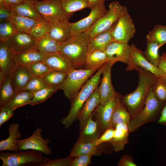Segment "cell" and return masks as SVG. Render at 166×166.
<instances>
[{
  "label": "cell",
  "mask_w": 166,
  "mask_h": 166,
  "mask_svg": "<svg viewBox=\"0 0 166 166\" xmlns=\"http://www.w3.org/2000/svg\"><path fill=\"white\" fill-rule=\"evenodd\" d=\"M139 82L132 92L121 96V101L130 114L134 116L143 108L147 95L153 88L157 78L153 73L144 69L137 67Z\"/></svg>",
  "instance_id": "1"
},
{
  "label": "cell",
  "mask_w": 166,
  "mask_h": 166,
  "mask_svg": "<svg viewBox=\"0 0 166 166\" xmlns=\"http://www.w3.org/2000/svg\"><path fill=\"white\" fill-rule=\"evenodd\" d=\"M105 65V64L87 81L77 94L70 101L71 105L69 114L60 120L66 129H68L77 119L84 103L98 87Z\"/></svg>",
  "instance_id": "2"
},
{
  "label": "cell",
  "mask_w": 166,
  "mask_h": 166,
  "mask_svg": "<svg viewBox=\"0 0 166 166\" xmlns=\"http://www.w3.org/2000/svg\"><path fill=\"white\" fill-rule=\"evenodd\" d=\"M90 38L85 31L72 36L61 43L60 52L67 57L75 68L85 65Z\"/></svg>",
  "instance_id": "3"
},
{
  "label": "cell",
  "mask_w": 166,
  "mask_h": 166,
  "mask_svg": "<svg viewBox=\"0 0 166 166\" xmlns=\"http://www.w3.org/2000/svg\"><path fill=\"white\" fill-rule=\"evenodd\" d=\"M152 89L147 95L143 108L136 115L131 117L128 125L130 132H133L141 126L156 120L160 115L166 102L161 101L156 98Z\"/></svg>",
  "instance_id": "4"
},
{
  "label": "cell",
  "mask_w": 166,
  "mask_h": 166,
  "mask_svg": "<svg viewBox=\"0 0 166 166\" xmlns=\"http://www.w3.org/2000/svg\"><path fill=\"white\" fill-rule=\"evenodd\" d=\"M38 151L28 150L14 152L1 151L2 166H41L49 159Z\"/></svg>",
  "instance_id": "5"
},
{
  "label": "cell",
  "mask_w": 166,
  "mask_h": 166,
  "mask_svg": "<svg viewBox=\"0 0 166 166\" xmlns=\"http://www.w3.org/2000/svg\"><path fill=\"white\" fill-rule=\"evenodd\" d=\"M128 8L119 2L114 1L111 3L107 12L101 17L96 23L86 32L90 38L113 27L119 18Z\"/></svg>",
  "instance_id": "6"
},
{
  "label": "cell",
  "mask_w": 166,
  "mask_h": 166,
  "mask_svg": "<svg viewBox=\"0 0 166 166\" xmlns=\"http://www.w3.org/2000/svg\"><path fill=\"white\" fill-rule=\"evenodd\" d=\"M98 69H74L68 74L63 82L59 86L65 96L71 101L78 93L89 78Z\"/></svg>",
  "instance_id": "7"
},
{
  "label": "cell",
  "mask_w": 166,
  "mask_h": 166,
  "mask_svg": "<svg viewBox=\"0 0 166 166\" xmlns=\"http://www.w3.org/2000/svg\"><path fill=\"white\" fill-rule=\"evenodd\" d=\"M19 65L12 48L11 40L0 42V84L11 75Z\"/></svg>",
  "instance_id": "8"
},
{
  "label": "cell",
  "mask_w": 166,
  "mask_h": 166,
  "mask_svg": "<svg viewBox=\"0 0 166 166\" xmlns=\"http://www.w3.org/2000/svg\"><path fill=\"white\" fill-rule=\"evenodd\" d=\"M42 131L41 128H37L29 137L18 139L17 143L18 151L35 150L40 151L46 156L50 155L52 150L49 144L51 143V140L42 137Z\"/></svg>",
  "instance_id": "9"
},
{
  "label": "cell",
  "mask_w": 166,
  "mask_h": 166,
  "mask_svg": "<svg viewBox=\"0 0 166 166\" xmlns=\"http://www.w3.org/2000/svg\"><path fill=\"white\" fill-rule=\"evenodd\" d=\"M90 9V12L87 17L76 22H69V26L71 36L87 31L108 11L104 3L96 5Z\"/></svg>",
  "instance_id": "10"
},
{
  "label": "cell",
  "mask_w": 166,
  "mask_h": 166,
  "mask_svg": "<svg viewBox=\"0 0 166 166\" xmlns=\"http://www.w3.org/2000/svg\"><path fill=\"white\" fill-rule=\"evenodd\" d=\"M136 32L133 20L128 10L121 15L113 29L114 42L128 43Z\"/></svg>",
  "instance_id": "11"
},
{
  "label": "cell",
  "mask_w": 166,
  "mask_h": 166,
  "mask_svg": "<svg viewBox=\"0 0 166 166\" xmlns=\"http://www.w3.org/2000/svg\"><path fill=\"white\" fill-rule=\"evenodd\" d=\"M35 6L42 18L49 21L56 19L70 18L72 15L63 10L61 0L38 1Z\"/></svg>",
  "instance_id": "12"
},
{
  "label": "cell",
  "mask_w": 166,
  "mask_h": 166,
  "mask_svg": "<svg viewBox=\"0 0 166 166\" xmlns=\"http://www.w3.org/2000/svg\"><path fill=\"white\" fill-rule=\"evenodd\" d=\"M121 95L116 92L115 94L105 104H100L94 111L96 120L98 122L101 133L102 134L110 127V122L114 109L120 101Z\"/></svg>",
  "instance_id": "13"
},
{
  "label": "cell",
  "mask_w": 166,
  "mask_h": 166,
  "mask_svg": "<svg viewBox=\"0 0 166 166\" xmlns=\"http://www.w3.org/2000/svg\"><path fill=\"white\" fill-rule=\"evenodd\" d=\"M131 53L126 70L132 71L136 70L137 67H140L148 70L154 74L158 77H160L158 67L149 63L143 54V51L136 46L131 45Z\"/></svg>",
  "instance_id": "14"
},
{
  "label": "cell",
  "mask_w": 166,
  "mask_h": 166,
  "mask_svg": "<svg viewBox=\"0 0 166 166\" xmlns=\"http://www.w3.org/2000/svg\"><path fill=\"white\" fill-rule=\"evenodd\" d=\"M43 61L51 70H57L68 74L75 69L69 59L60 52L43 53Z\"/></svg>",
  "instance_id": "15"
},
{
  "label": "cell",
  "mask_w": 166,
  "mask_h": 166,
  "mask_svg": "<svg viewBox=\"0 0 166 166\" xmlns=\"http://www.w3.org/2000/svg\"><path fill=\"white\" fill-rule=\"evenodd\" d=\"M109 61L114 63L118 61L127 64L131 53L130 45L128 43L113 42L104 51Z\"/></svg>",
  "instance_id": "16"
},
{
  "label": "cell",
  "mask_w": 166,
  "mask_h": 166,
  "mask_svg": "<svg viewBox=\"0 0 166 166\" xmlns=\"http://www.w3.org/2000/svg\"><path fill=\"white\" fill-rule=\"evenodd\" d=\"M114 63L109 61L105 64L102 71V77L101 79L99 90L101 96V103L105 104L116 93L112 84L111 79V69Z\"/></svg>",
  "instance_id": "17"
},
{
  "label": "cell",
  "mask_w": 166,
  "mask_h": 166,
  "mask_svg": "<svg viewBox=\"0 0 166 166\" xmlns=\"http://www.w3.org/2000/svg\"><path fill=\"white\" fill-rule=\"evenodd\" d=\"M101 96L98 87L84 103L77 119L80 123V130L84 126L96 108L101 103Z\"/></svg>",
  "instance_id": "18"
},
{
  "label": "cell",
  "mask_w": 166,
  "mask_h": 166,
  "mask_svg": "<svg viewBox=\"0 0 166 166\" xmlns=\"http://www.w3.org/2000/svg\"><path fill=\"white\" fill-rule=\"evenodd\" d=\"M69 19H56L49 21L51 23V27L49 34L60 43L68 40L72 36L69 26Z\"/></svg>",
  "instance_id": "19"
},
{
  "label": "cell",
  "mask_w": 166,
  "mask_h": 166,
  "mask_svg": "<svg viewBox=\"0 0 166 166\" xmlns=\"http://www.w3.org/2000/svg\"><path fill=\"white\" fill-rule=\"evenodd\" d=\"M94 114V111L83 128L80 130V134L77 140L84 142H93L97 140L102 134L98 121L93 119Z\"/></svg>",
  "instance_id": "20"
},
{
  "label": "cell",
  "mask_w": 166,
  "mask_h": 166,
  "mask_svg": "<svg viewBox=\"0 0 166 166\" xmlns=\"http://www.w3.org/2000/svg\"><path fill=\"white\" fill-rule=\"evenodd\" d=\"M10 40L16 53L35 48L37 45V41L28 33L18 32Z\"/></svg>",
  "instance_id": "21"
},
{
  "label": "cell",
  "mask_w": 166,
  "mask_h": 166,
  "mask_svg": "<svg viewBox=\"0 0 166 166\" xmlns=\"http://www.w3.org/2000/svg\"><path fill=\"white\" fill-rule=\"evenodd\" d=\"M8 131V137L0 142V151L18 152V150L17 140L20 139L22 136L20 131L19 124L15 122L9 124Z\"/></svg>",
  "instance_id": "22"
},
{
  "label": "cell",
  "mask_w": 166,
  "mask_h": 166,
  "mask_svg": "<svg viewBox=\"0 0 166 166\" xmlns=\"http://www.w3.org/2000/svg\"><path fill=\"white\" fill-rule=\"evenodd\" d=\"M129 132L128 125L127 124H120L115 126L113 138L109 143L114 151L117 152L124 150L125 145L129 143Z\"/></svg>",
  "instance_id": "23"
},
{
  "label": "cell",
  "mask_w": 166,
  "mask_h": 166,
  "mask_svg": "<svg viewBox=\"0 0 166 166\" xmlns=\"http://www.w3.org/2000/svg\"><path fill=\"white\" fill-rule=\"evenodd\" d=\"M38 0H24L21 3L10 7V9L16 14L39 19L43 18L35 7Z\"/></svg>",
  "instance_id": "24"
},
{
  "label": "cell",
  "mask_w": 166,
  "mask_h": 166,
  "mask_svg": "<svg viewBox=\"0 0 166 166\" xmlns=\"http://www.w3.org/2000/svg\"><path fill=\"white\" fill-rule=\"evenodd\" d=\"M114 26L93 38H90L88 44V52L98 50L104 51L109 44L114 42L112 34Z\"/></svg>",
  "instance_id": "25"
},
{
  "label": "cell",
  "mask_w": 166,
  "mask_h": 166,
  "mask_svg": "<svg viewBox=\"0 0 166 166\" xmlns=\"http://www.w3.org/2000/svg\"><path fill=\"white\" fill-rule=\"evenodd\" d=\"M14 88L17 92L22 90L33 76L28 67L19 65L11 75Z\"/></svg>",
  "instance_id": "26"
},
{
  "label": "cell",
  "mask_w": 166,
  "mask_h": 166,
  "mask_svg": "<svg viewBox=\"0 0 166 166\" xmlns=\"http://www.w3.org/2000/svg\"><path fill=\"white\" fill-rule=\"evenodd\" d=\"M98 146L96 145L93 142H84L77 140L71 150L69 155L73 158L86 154L98 156L101 153Z\"/></svg>",
  "instance_id": "27"
},
{
  "label": "cell",
  "mask_w": 166,
  "mask_h": 166,
  "mask_svg": "<svg viewBox=\"0 0 166 166\" xmlns=\"http://www.w3.org/2000/svg\"><path fill=\"white\" fill-rule=\"evenodd\" d=\"M15 56L19 65L28 67L32 64L43 60V53L35 47L18 53Z\"/></svg>",
  "instance_id": "28"
},
{
  "label": "cell",
  "mask_w": 166,
  "mask_h": 166,
  "mask_svg": "<svg viewBox=\"0 0 166 166\" xmlns=\"http://www.w3.org/2000/svg\"><path fill=\"white\" fill-rule=\"evenodd\" d=\"M109 61L104 51L95 50L88 52L85 58V69H98Z\"/></svg>",
  "instance_id": "29"
},
{
  "label": "cell",
  "mask_w": 166,
  "mask_h": 166,
  "mask_svg": "<svg viewBox=\"0 0 166 166\" xmlns=\"http://www.w3.org/2000/svg\"><path fill=\"white\" fill-rule=\"evenodd\" d=\"M33 94V92L29 91H19L3 106L8 107L14 111L18 108L30 104Z\"/></svg>",
  "instance_id": "30"
},
{
  "label": "cell",
  "mask_w": 166,
  "mask_h": 166,
  "mask_svg": "<svg viewBox=\"0 0 166 166\" xmlns=\"http://www.w3.org/2000/svg\"><path fill=\"white\" fill-rule=\"evenodd\" d=\"M61 43L53 38L48 33L37 41L36 47L43 53L57 52H60Z\"/></svg>",
  "instance_id": "31"
},
{
  "label": "cell",
  "mask_w": 166,
  "mask_h": 166,
  "mask_svg": "<svg viewBox=\"0 0 166 166\" xmlns=\"http://www.w3.org/2000/svg\"><path fill=\"white\" fill-rule=\"evenodd\" d=\"M131 116L120 101L113 111L110 124V127L115 128L118 124L125 123L129 124Z\"/></svg>",
  "instance_id": "32"
},
{
  "label": "cell",
  "mask_w": 166,
  "mask_h": 166,
  "mask_svg": "<svg viewBox=\"0 0 166 166\" xmlns=\"http://www.w3.org/2000/svg\"><path fill=\"white\" fill-rule=\"evenodd\" d=\"M9 19L14 24L18 32L28 33L38 20L18 15L12 12Z\"/></svg>",
  "instance_id": "33"
},
{
  "label": "cell",
  "mask_w": 166,
  "mask_h": 166,
  "mask_svg": "<svg viewBox=\"0 0 166 166\" xmlns=\"http://www.w3.org/2000/svg\"><path fill=\"white\" fill-rule=\"evenodd\" d=\"M0 107L4 105L17 93L13 86L11 75L0 84Z\"/></svg>",
  "instance_id": "34"
},
{
  "label": "cell",
  "mask_w": 166,
  "mask_h": 166,
  "mask_svg": "<svg viewBox=\"0 0 166 166\" xmlns=\"http://www.w3.org/2000/svg\"><path fill=\"white\" fill-rule=\"evenodd\" d=\"M51 27V22L43 18L38 20L28 33L37 41L45 34L49 33Z\"/></svg>",
  "instance_id": "35"
},
{
  "label": "cell",
  "mask_w": 166,
  "mask_h": 166,
  "mask_svg": "<svg viewBox=\"0 0 166 166\" xmlns=\"http://www.w3.org/2000/svg\"><path fill=\"white\" fill-rule=\"evenodd\" d=\"M160 47L158 44L153 42L147 41L146 49L143 54L148 61L153 65L158 67L161 61L159 53Z\"/></svg>",
  "instance_id": "36"
},
{
  "label": "cell",
  "mask_w": 166,
  "mask_h": 166,
  "mask_svg": "<svg viewBox=\"0 0 166 166\" xmlns=\"http://www.w3.org/2000/svg\"><path fill=\"white\" fill-rule=\"evenodd\" d=\"M147 41L157 43L160 47L166 43V26L156 25L153 29L149 31L147 37Z\"/></svg>",
  "instance_id": "37"
},
{
  "label": "cell",
  "mask_w": 166,
  "mask_h": 166,
  "mask_svg": "<svg viewBox=\"0 0 166 166\" xmlns=\"http://www.w3.org/2000/svg\"><path fill=\"white\" fill-rule=\"evenodd\" d=\"M58 89H59V86H48L33 92V97L30 105L33 106L43 102Z\"/></svg>",
  "instance_id": "38"
},
{
  "label": "cell",
  "mask_w": 166,
  "mask_h": 166,
  "mask_svg": "<svg viewBox=\"0 0 166 166\" xmlns=\"http://www.w3.org/2000/svg\"><path fill=\"white\" fill-rule=\"evenodd\" d=\"M68 74L62 71L52 70L43 77L42 78L48 86H59L65 81Z\"/></svg>",
  "instance_id": "39"
},
{
  "label": "cell",
  "mask_w": 166,
  "mask_h": 166,
  "mask_svg": "<svg viewBox=\"0 0 166 166\" xmlns=\"http://www.w3.org/2000/svg\"><path fill=\"white\" fill-rule=\"evenodd\" d=\"M63 9L67 14L72 15L77 11L89 8L88 0H61Z\"/></svg>",
  "instance_id": "40"
},
{
  "label": "cell",
  "mask_w": 166,
  "mask_h": 166,
  "mask_svg": "<svg viewBox=\"0 0 166 166\" xmlns=\"http://www.w3.org/2000/svg\"><path fill=\"white\" fill-rule=\"evenodd\" d=\"M18 32L14 25L10 20L0 22V42L10 40Z\"/></svg>",
  "instance_id": "41"
},
{
  "label": "cell",
  "mask_w": 166,
  "mask_h": 166,
  "mask_svg": "<svg viewBox=\"0 0 166 166\" xmlns=\"http://www.w3.org/2000/svg\"><path fill=\"white\" fill-rule=\"evenodd\" d=\"M152 91L158 100L166 102V78L161 77H157Z\"/></svg>",
  "instance_id": "42"
},
{
  "label": "cell",
  "mask_w": 166,
  "mask_h": 166,
  "mask_svg": "<svg viewBox=\"0 0 166 166\" xmlns=\"http://www.w3.org/2000/svg\"><path fill=\"white\" fill-rule=\"evenodd\" d=\"M28 67L33 76L42 77L51 70L43 60L34 62Z\"/></svg>",
  "instance_id": "43"
},
{
  "label": "cell",
  "mask_w": 166,
  "mask_h": 166,
  "mask_svg": "<svg viewBox=\"0 0 166 166\" xmlns=\"http://www.w3.org/2000/svg\"><path fill=\"white\" fill-rule=\"evenodd\" d=\"M48 86L42 77L33 76L23 90L34 92Z\"/></svg>",
  "instance_id": "44"
},
{
  "label": "cell",
  "mask_w": 166,
  "mask_h": 166,
  "mask_svg": "<svg viewBox=\"0 0 166 166\" xmlns=\"http://www.w3.org/2000/svg\"><path fill=\"white\" fill-rule=\"evenodd\" d=\"M73 158L70 155L64 158H57L49 159L45 162L41 166H71Z\"/></svg>",
  "instance_id": "45"
},
{
  "label": "cell",
  "mask_w": 166,
  "mask_h": 166,
  "mask_svg": "<svg viewBox=\"0 0 166 166\" xmlns=\"http://www.w3.org/2000/svg\"><path fill=\"white\" fill-rule=\"evenodd\" d=\"M93 156L90 154H83L73 158L71 166H87L91 164Z\"/></svg>",
  "instance_id": "46"
},
{
  "label": "cell",
  "mask_w": 166,
  "mask_h": 166,
  "mask_svg": "<svg viewBox=\"0 0 166 166\" xmlns=\"http://www.w3.org/2000/svg\"><path fill=\"white\" fill-rule=\"evenodd\" d=\"M114 128L109 127L107 128L101 135L97 140L94 141L97 146L105 143H109L112 140L114 132Z\"/></svg>",
  "instance_id": "47"
},
{
  "label": "cell",
  "mask_w": 166,
  "mask_h": 166,
  "mask_svg": "<svg viewBox=\"0 0 166 166\" xmlns=\"http://www.w3.org/2000/svg\"><path fill=\"white\" fill-rule=\"evenodd\" d=\"M14 110L5 106L0 107V127L13 115Z\"/></svg>",
  "instance_id": "48"
},
{
  "label": "cell",
  "mask_w": 166,
  "mask_h": 166,
  "mask_svg": "<svg viewBox=\"0 0 166 166\" xmlns=\"http://www.w3.org/2000/svg\"><path fill=\"white\" fill-rule=\"evenodd\" d=\"M117 165L118 166H137L130 155L122 156L119 160Z\"/></svg>",
  "instance_id": "49"
},
{
  "label": "cell",
  "mask_w": 166,
  "mask_h": 166,
  "mask_svg": "<svg viewBox=\"0 0 166 166\" xmlns=\"http://www.w3.org/2000/svg\"><path fill=\"white\" fill-rule=\"evenodd\" d=\"M160 77L166 78V53L163 52L161 56V61L158 66Z\"/></svg>",
  "instance_id": "50"
},
{
  "label": "cell",
  "mask_w": 166,
  "mask_h": 166,
  "mask_svg": "<svg viewBox=\"0 0 166 166\" xmlns=\"http://www.w3.org/2000/svg\"><path fill=\"white\" fill-rule=\"evenodd\" d=\"M12 14L10 9L5 8H0V22L9 19V17Z\"/></svg>",
  "instance_id": "51"
},
{
  "label": "cell",
  "mask_w": 166,
  "mask_h": 166,
  "mask_svg": "<svg viewBox=\"0 0 166 166\" xmlns=\"http://www.w3.org/2000/svg\"><path fill=\"white\" fill-rule=\"evenodd\" d=\"M156 123L166 126V102L162 108Z\"/></svg>",
  "instance_id": "52"
},
{
  "label": "cell",
  "mask_w": 166,
  "mask_h": 166,
  "mask_svg": "<svg viewBox=\"0 0 166 166\" xmlns=\"http://www.w3.org/2000/svg\"><path fill=\"white\" fill-rule=\"evenodd\" d=\"M24 0H5L6 7L10 9V7L13 5L19 4L22 2Z\"/></svg>",
  "instance_id": "53"
},
{
  "label": "cell",
  "mask_w": 166,
  "mask_h": 166,
  "mask_svg": "<svg viewBox=\"0 0 166 166\" xmlns=\"http://www.w3.org/2000/svg\"><path fill=\"white\" fill-rule=\"evenodd\" d=\"M105 0H88L89 8H90L93 6L100 3H104Z\"/></svg>",
  "instance_id": "54"
},
{
  "label": "cell",
  "mask_w": 166,
  "mask_h": 166,
  "mask_svg": "<svg viewBox=\"0 0 166 166\" xmlns=\"http://www.w3.org/2000/svg\"><path fill=\"white\" fill-rule=\"evenodd\" d=\"M5 7H6L5 5V0H0V8Z\"/></svg>",
  "instance_id": "55"
},
{
  "label": "cell",
  "mask_w": 166,
  "mask_h": 166,
  "mask_svg": "<svg viewBox=\"0 0 166 166\" xmlns=\"http://www.w3.org/2000/svg\"></svg>",
  "instance_id": "56"
}]
</instances>
